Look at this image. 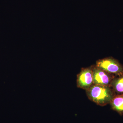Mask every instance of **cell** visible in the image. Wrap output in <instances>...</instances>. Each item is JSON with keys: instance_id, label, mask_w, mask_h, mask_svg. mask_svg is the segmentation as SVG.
I'll return each instance as SVG.
<instances>
[{"instance_id": "cell-2", "label": "cell", "mask_w": 123, "mask_h": 123, "mask_svg": "<svg viewBox=\"0 0 123 123\" xmlns=\"http://www.w3.org/2000/svg\"><path fill=\"white\" fill-rule=\"evenodd\" d=\"M95 66L111 75L119 76L123 74V65L118 60L112 57L98 60Z\"/></svg>"}, {"instance_id": "cell-4", "label": "cell", "mask_w": 123, "mask_h": 123, "mask_svg": "<svg viewBox=\"0 0 123 123\" xmlns=\"http://www.w3.org/2000/svg\"><path fill=\"white\" fill-rule=\"evenodd\" d=\"M92 68L93 84L110 86L115 76L98 68L96 66H92Z\"/></svg>"}, {"instance_id": "cell-5", "label": "cell", "mask_w": 123, "mask_h": 123, "mask_svg": "<svg viewBox=\"0 0 123 123\" xmlns=\"http://www.w3.org/2000/svg\"><path fill=\"white\" fill-rule=\"evenodd\" d=\"M110 104L112 110L123 114V94L115 95Z\"/></svg>"}, {"instance_id": "cell-1", "label": "cell", "mask_w": 123, "mask_h": 123, "mask_svg": "<svg viewBox=\"0 0 123 123\" xmlns=\"http://www.w3.org/2000/svg\"><path fill=\"white\" fill-rule=\"evenodd\" d=\"M86 91L89 99L101 106L110 104L115 95L114 91L109 86L93 84Z\"/></svg>"}, {"instance_id": "cell-6", "label": "cell", "mask_w": 123, "mask_h": 123, "mask_svg": "<svg viewBox=\"0 0 123 123\" xmlns=\"http://www.w3.org/2000/svg\"><path fill=\"white\" fill-rule=\"evenodd\" d=\"M110 87L115 92L118 94H123V74L115 77L111 83Z\"/></svg>"}, {"instance_id": "cell-3", "label": "cell", "mask_w": 123, "mask_h": 123, "mask_svg": "<svg viewBox=\"0 0 123 123\" xmlns=\"http://www.w3.org/2000/svg\"><path fill=\"white\" fill-rule=\"evenodd\" d=\"M77 84L78 87L86 90L93 84L92 66L82 69L77 75Z\"/></svg>"}]
</instances>
